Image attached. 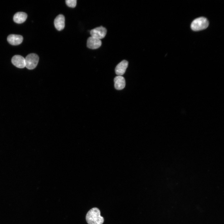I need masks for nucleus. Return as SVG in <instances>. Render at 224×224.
Returning <instances> with one entry per match:
<instances>
[{
    "instance_id": "nucleus-9",
    "label": "nucleus",
    "mask_w": 224,
    "mask_h": 224,
    "mask_svg": "<svg viewBox=\"0 0 224 224\" xmlns=\"http://www.w3.org/2000/svg\"><path fill=\"white\" fill-rule=\"evenodd\" d=\"M54 26L56 29L60 31L63 30L65 26V17L62 14H59L56 16L54 21Z\"/></svg>"
},
{
    "instance_id": "nucleus-3",
    "label": "nucleus",
    "mask_w": 224,
    "mask_h": 224,
    "mask_svg": "<svg viewBox=\"0 0 224 224\" xmlns=\"http://www.w3.org/2000/svg\"><path fill=\"white\" fill-rule=\"evenodd\" d=\"M26 67L28 69L32 70L37 66L39 61L38 55L34 53L28 55L25 58Z\"/></svg>"
},
{
    "instance_id": "nucleus-12",
    "label": "nucleus",
    "mask_w": 224,
    "mask_h": 224,
    "mask_svg": "<svg viewBox=\"0 0 224 224\" xmlns=\"http://www.w3.org/2000/svg\"><path fill=\"white\" fill-rule=\"evenodd\" d=\"M65 2L67 5L71 7H74L76 5V0H66Z\"/></svg>"
},
{
    "instance_id": "nucleus-4",
    "label": "nucleus",
    "mask_w": 224,
    "mask_h": 224,
    "mask_svg": "<svg viewBox=\"0 0 224 224\" xmlns=\"http://www.w3.org/2000/svg\"><path fill=\"white\" fill-rule=\"evenodd\" d=\"M106 33V29L102 26L95 28L91 30L90 32L91 36L100 40L104 38Z\"/></svg>"
},
{
    "instance_id": "nucleus-5",
    "label": "nucleus",
    "mask_w": 224,
    "mask_h": 224,
    "mask_svg": "<svg viewBox=\"0 0 224 224\" xmlns=\"http://www.w3.org/2000/svg\"><path fill=\"white\" fill-rule=\"evenodd\" d=\"M101 44V41L100 40L91 36L88 38L87 41V46L91 49L99 48Z\"/></svg>"
},
{
    "instance_id": "nucleus-8",
    "label": "nucleus",
    "mask_w": 224,
    "mask_h": 224,
    "mask_svg": "<svg viewBox=\"0 0 224 224\" xmlns=\"http://www.w3.org/2000/svg\"><path fill=\"white\" fill-rule=\"evenodd\" d=\"M23 37L20 35L11 34L7 38L8 42L11 45H16L21 44L22 42Z\"/></svg>"
},
{
    "instance_id": "nucleus-10",
    "label": "nucleus",
    "mask_w": 224,
    "mask_h": 224,
    "mask_svg": "<svg viewBox=\"0 0 224 224\" xmlns=\"http://www.w3.org/2000/svg\"><path fill=\"white\" fill-rule=\"evenodd\" d=\"M114 86L115 88L118 90H121L124 89L125 86V81L124 78L122 76H118L114 79Z\"/></svg>"
},
{
    "instance_id": "nucleus-11",
    "label": "nucleus",
    "mask_w": 224,
    "mask_h": 224,
    "mask_svg": "<svg viewBox=\"0 0 224 224\" xmlns=\"http://www.w3.org/2000/svg\"><path fill=\"white\" fill-rule=\"evenodd\" d=\"M27 15L26 13L23 12H17L14 15L13 17L14 21L18 24L22 23L26 19Z\"/></svg>"
},
{
    "instance_id": "nucleus-7",
    "label": "nucleus",
    "mask_w": 224,
    "mask_h": 224,
    "mask_svg": "<svg viewBox=\"0 0 224 224\" xmlns=\"http://www.w3.org/2000/svg\"><path fill=\"white\" fill-rule=\"evenodd\" d=\"M128 65V62L123 60L119 63L115 68L116 74L118 76H122L125 72Z\"/></svg>"
},
{
    "instance_id": "nucleus-2",
    "label": "nucleus",
    "mask_w": 224,
    "mask_h": 224,
    "mask_svg": "<svg viewBox=\"0 0 224 224\" xmlns=\"http://www.w3.org/2000/svg\"><path fill=\"white\" fill-rule=\"evenodd\" d=\"M209 25V22L207 19L201 17L194 19L191 25V29L195 31H198L205 29Z\"/></svg>"
},
{
    "instance_id": "nucleus-6",
    "label": "nucleus",
    "mask_w": 224,
    "mask_h": 224,
    "mask_svg": "<svg viewBox=\"0 0 224 224\" xmlns=\"http://www.w3.org/2000/svg\"><path fill=\"white\" fill-rule=\"evenodd\" d=\"M12 63L18 68H22L26 67L25 58L21 56L15 55L12 58Z\"/></svg>"
},
{
    "instance_id": "nucleus-1",
    "label": "nucleus",
    "mask_w": 224,
    "mask_h": 224,
    "mask_svg": "<svg viewBox=\"0 0 224 224\" xmlns=\"http://www.w3.org/2000/svg\"><path fill=\"white\" fill-rule=\"evenodd\" d=\"M86 219L88 224H102L104 222L103 217L100 215V210L96 207L88 212Z\"/></svg>"
}]
</instances>
